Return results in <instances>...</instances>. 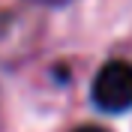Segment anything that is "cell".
<instances>
[{"mask_svg": "<svg viewBox=\"0 0 132 132\" xmlns=\"http://www.w3.org/2000/svg\"><path fill=\"white\" fill-rule=\"evenodd\" d=\"M90 96L99 111L120 114L132 108V63L129 60H108L93 78Z\"/></svg>", "mask_w": 132, "mask_h": 132, "instance_id": "1", "label": "cell"}, {"mask_svg": "<svg viewBox=\"0 0 132 132\" xmlns=\"http://www.w3.org/2000/svg\"><path fill=\"white\" fill-rule=\"evenodd\" d=\"M75 132H108V129H102V126H78Z\"/></svg>", "mask_w": 132, "mask_h": 132, "instance_id": "2", "label": "cell"}]
</instances>
